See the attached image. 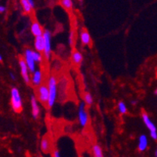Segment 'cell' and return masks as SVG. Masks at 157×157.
I'll return each mask as SVG.
<instances>
[{"mask_svg":"<svg viewBox=\"0 0 157 157\" xmlns=\"http://www.w3.org/2000/svg\"><path fill=\"white\" fill-rule=\"evenodd\" d=\"M41 149L43 153H47L50 149V142L49 140L46 138L42 139V141H41Z\"/></svg>","mask_w":157,"mask_h":157,"instance_id":"cell-17","label":"cell"},{"mask_svg":"<svg viewBox=\"0 0 157 157\" xmlns=\"http://www.w3.org/2000/svg\"><path fill=\"white\" fill-rule=\"evenodd\" d=\"M37 97L40 102L42 104L48 103L49 97V87H47L45 85H41L38 86L37 90Z\"/></svg>","mask_w":157,"mask_h":157,"instance_id":"cell-4","label":"cell"},{"mask_svg":"<svg viewBox=\"0 0 157 157\" xmlns=\"http://www.w3.org/2000/svg\"><path fill=\"white\" fill-rule=\"evenodd\" d=\"M48 87H49V97L47 105L49 108H52L55 103L56 96H57V81H56L55 77H50L49 82H48Z\"/></svg>","mask_w":157,"mask_h":157,"instance_id":"cell-2","label":"cell"},{"mask_svg":"<svg viewBox=\"0 0 157 157\" xmlns=\"http://www.w3.org/2000/svg\"><path fill=\"white\" fill-rule=\"evenodd\" d=\"M60 3L67 10H71L72 8H73L72 0H60Z\"/></svg>","mask_w":157,"mask_h":157,"instance_id":"cell-18","label":"cell"},{"mask_svg":"<svg viewBox=\"0 0 157 157\" xmlns=\"http://www.w3.org/2000/svg\"><path fill=\"white\" fill-rule=\"evenodd\" d=\"M154 93H155V95H157V88L155 90V92H154Z\"/></svg>","mask_w":157,"mask_h":157,"instance_id":"cell-31","label":"cell"},{"mask_svg":"<svg viewBox=\"0 0 157 157\" xmlns=\"http://www.w3.org/2000/svg\"><path fill=\"white\" fill-rule=\"evenodd\" d=\"M118 109L121 114H125L127 112V106H126L124 102H122V101L118 103Z\"/></svg>","mask_w":157,"mask_h":157,"instance_id":"cell-21","label":"cell"},{"mask_svg":"<svg viewBox=\"0 0 157 157\" xmlns=\"http://www.w3.org/2000/svg\"><path fill=\"white\" fill-rule=\"evenodd\" d=\"M81 43L85 45H92V39H91V36L87 30L83 29L81 32Z\"/></svg>","mask_w":157,"mask_h":157,"instance_id":"cell-12","label":"cell"},{"mask_svg":"<svg viewBox=\"0 0 157 157\" xmlns=\"http://www.w3.org/2000/svg\"><path fill=\"white\" fill-rule=\"evenodd\" d=\"M9 76H10V77H11V79L13 80V81H15V80H16V77L14 76V74H13L12 72L9 73Z\"/></svg>","mask_w":157,"mask_h":157,"instance_id":"cell-26","label":"cell"},{"mask_svg":"<svg viewBox=\"0 0 157 157\" xmlns=\"http://www.w3.org/2000/svg\"><path fill=\"white\" fill-rule=\"evenodd\" d=\"M84 99H85V102L87 105H88V106L92 105L93 98L90 93H85V96H84Z\"/></svg>","mask_w":157,"mask_h":157,"instance_id":"cell-20","label":"cell"},{"mask_svg":"<svg viewBox=\"0 0 157 157\" xmlns=\"http://www.w3.org/2000/svg\"><path fill=\"white\" fill-rule=\"evenodd\" d=\"M141 117H142V120H143L144 124H146L147 128H148V129L149 130V131H150L151 138H152L153 140H157V130L155 124H154L153 121L150 120V118L148 117V114L145 113V112L142 113Z\"/></svg>","mask_w":157,"mask_h":157,"instance_id":"cell-3","label":"cell"},{"mask_svg":"<svg viewBox=\"0 0 157 157\" xmlns=\"http://www.w3.org/2000/svg\"><path fill=\"white\" fill-rule=\"evenodd\" d=\"M33 56L35 59V62L36 63H40L42 62V55L41 53L38 51H33Z\"/></svg>","mask_w":157,"mask_h":157,"instance_id":"cell-22","label":"cell"},{"mask_svg":"<svg viewBox=\"0 0 157 157\" xmlns=\"http://www.w3.org/2000/svg\"><path fill=\"white\" fill-rule=\"evenodd\" d=\"M139 146L138 148L140 152H145L148 148V139L145 134H141V136L139 137Z\"/></svg>","mask_w":157,"mask_h":157,"instance_id":"cell-13","label":"cell"},{"mask_svg":"<svg viewBox=\"0 0 157 157\" xmlns=\"http://www.w3.org/2000/svg\"><path fill=\"white\" fill-rule=\"evenodd\" d=\"M71 60L73 63L77 66L81 64V63L83 61V56L81 55V53L78 51H74L72 53L71 55Z\"/></svg>","mask_w":157,"mask_h":157,"instance_id":"cell-15","label":"cell"},{"mask_svg":"<svg viewBox=\"0 0 157 157\" xmlns=\"http://www.w3.org/2000/svg\"><path fill=\"white\" fill-rule=\"evenodd\" d=\"M78 119L80 124L82 127H85L88 121V113L85 111V102H81L79 106L78 110Z\"/></svg>","mask_w":157,"mask_h":157,"instance_id":"cell-6","label":"cell"},{"mask_svg":"<svg viewBox=\"0 0 157 157\" xmlns=\"http://www.w3.org/2000/svg\"><path fill=\"white\" fill-rule=\"evenodd\" d=\"M42 81V73L41 70H35L33 74L32 77V84L34 86L41 85Z\"/></svg>","mask_w":157,"mask_h":157,"instance_id":"cell-14","label":"cell"},{"mask_svg":"<svg viewBox=\"0 0 157 157\" xmlns=\"http://www.w3.org/2000/svg\"><path fill=\"white\" fill-rule=\"evenodd\" d=\"M53 157H60V152H59V151H57V150H55L54 152H53Z\"/></svg>","mask_w":157,"mask_h":157,"instance_id":"cell-24","label":"cell"},{"mask_svg":"<svg viewBox=\"0 0 157 157\" xmlns=\"http://www.w3.org/2000/svg\"><path fill=\"white\" fill-rule=\"evenodd\" d=\"M10 104L13 110L16 113H20L23 110V104L19 90L16 88H13L10 92Z\"/></svg>","mask_w":157,"mask_h":157,"instance_id":"cell-1","label":"cell"},{"mask_svg":"<svg viewBox=\"0 0 157 157\" xmlns=\"http://www.w3.org/2000/svg\"><path fill=\"white\" fill-rule=\"evenodd\" d=\"M21 6L23 8V10L24 13L28 14H30L33 9V7L30 4V2H28V0H21Z\"/></svg>","mask_w":157,"mask_h":157,"instance_id":"cell-16","label":"cell"},{"mask_svg":"<svg viewBox=\"0 0 157 157\" xmlns=\"http://www.w3.org/2000/svg\"><path fill=\"white\" fill-rule=\"evenodd\" d=\"M2 55H0V61H2Z\"/></svg>","mask_w":157,"mask_h":157,"instance_id":"cell-30","label":"cell"},{"mask_svg":"<svg viewBox=\"0 0 157 157\" xmlns=\"http://www.w3.org/2000/svg\"><path fill=\"white\" fill-rule=\"evenodd\" d=\"M31 108H32V115L33 118L36 120L38 117L40 113V109L38 104V101L36 99V97L35 95H31Z\"/></svg>","mask_w":157,"mask_h":157,"instance_id":"cell-9","label":"cell"},{"mask_svg":"<svg viewBox=\"0 0 157 157\" xmlns=\"http://www.w3.org/2000/svg\"><path fill=\"white\" fill-rule=\"evenodd\" d=\"M45 38L43 35H40V36H36L35 38V48L36 51H38L40 53L44 52L45 50Z\"/></svg>","mask_w":157,"mask_h":157,"instance_id":"cell-10","label":"cell"},{"mask_svg":"<svg viewBox=\"0 0 157 157\" xmlns=\"http://www.w3.org/2000/svg\"><path fill=\"white\" fill-rule=\"evenodd\" d=\"M68 40H69V44L70 46H72L73 45V44H74V34H73V31H71L70 32V36H69V38H68Z\"/></svg>","mask_w":157,"mask_h":157,"instance_id":"cell-23","label":"cell"},{"mask_svg":"<svg viewBox=\"0 0 157 157\" xmlns=\"http://www.w3.org/2000/svg\"><path fill=\"white\" fill-rule=\"evenodd\" d=\"M45 38V50H44V56L47 60L50 59V54H51V33L48 30L44 31L43 34Z\"/></svg>","mask_w":157,"mask_h":157,"instance_id":"cell-5","label":"cell"},{"mask_svg":"<svg viewBox=\"0 0 157 157\" xmlns=\"http://www.w3.org/2000/svg\"><path fill=\"white\" fill-rule=\"evenodd\" d=\"M131 103L133 105H135V104H137V101H131Z\"/></svg>","mask_w":157,"mask_h":157,"instance_id":"cell-28","label":"cell"},{"mask_svg":"<svg viewBox=\"0 0 157 157\" xmlns=\"http://www.w3.org/2000/svg\"><path fill=\"white\" fill-rule=\"evenodd\" d=\"M6 6H0V13H4V12L6 11Z\"/></svg>","mask_w":157,"mask_h":157,"instance_id":"cell-25","label":"cell"},{"mask_svg":"<svg viewBox=\"0 0 157 157\" xmlns=\"http://www.w3.org/2000/svg\"><path fill=\"white\" fill-rule=\"evenodd\" d=\"M155 156L157 157V148H156V149L155 150Z\"/></svg>","mask_w":157,"mask_h":157,"instance_id":"cell-29","label":"cell"},{"mask_svg":"<svg viewBox=\"0 0 157 157\" xmlns=\"http://www.w3.org/2000/svg\"><path fill=\"white\" fill-rule=\"evenodd\" d=\"M31 31L32 33V35L36 37V36H40V35H43L44 31L42 30V26L40 25L38 21H34L31 26Z\"/></svg>","mask_w":157,"mask_h":157,"instance_id":"cell-11","label":"cell"},{"mask_svg":"<svg viewBox=\"0 0 157 157\" xmlns=\"http://www.w3.org/2000/svg\"><path fill=\"white\" fill-rule=\"evenodd\" d=\"M19 64H20V67H21V72L22 77H23V81H25V83L27 85L30 84L31 79L29 77V74H28V70L29 68L28 67V64L25 61V59H21L19 60Z\"/></svg>","mask_w":157,"mask_h":157,"instance_id":"cell-8","label":"cell"},{"mask_svg":"<svg viewBox=\"0 0 157 157\" xmlns=\"http://www.w3.org/2000/svg\"><path fill=\"white\" fill-rule=\"evenodd\" d=\"M93 155L95 157H102L103 156V153L101 147L99 145H95L92 147Z\"/></svg>","mask_w":157,"mask_h":157,"instance_id":"cell-19","label":"cell"},{"mask_svg":"<svg viewBox=\"0 0 157 157\" xmlns=\"http://www.w3.org/2000/svg\"><path fill=\"white\" fill-rule=\"evenodd\" d=\"M28 2H30V4L31 5V6L33 7V9L35 8V2H34V0H28Z\"/></svg>","mask_w":157,"mask_h":157,"instance_id":"cell-27","label":"cell"},{"mask_svg":"<svg viewBox=\"0 0 157 157\" xmlns=\"http://www.w3.org/2000/svg\"><path fill=\"white\" fill-rule=\"evenodd\" d=\"M25 61L28 64V67L29 68V70L31 73H34L35 71V60L33 56V51L30 49H27L25 50Z\"/></svg>","mask_w":157,"mask_h":157,"instance_id":"cell-7","label":"cell"}]
</instances>
